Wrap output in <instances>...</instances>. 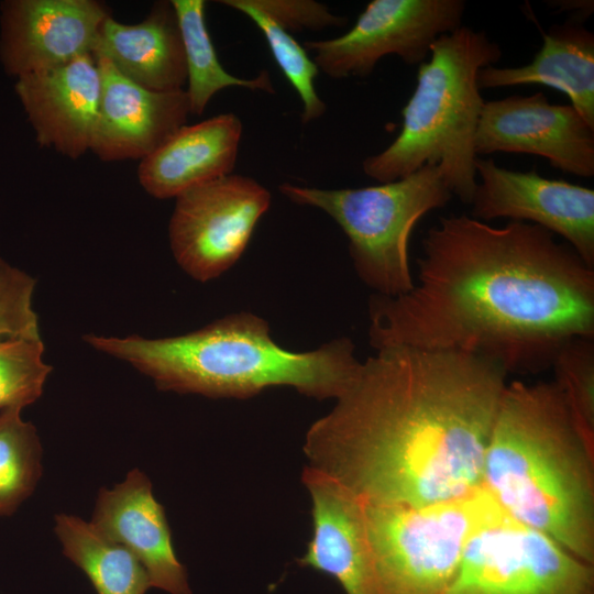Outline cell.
<instances>
[{"instance_id":"19","label":"cell","mask_w":594,"mask_h":594,"mask_svg":"<svg viewBox=\"0 0 594 594\" xmlns=\"http://www.w3.org/2000/svg\"><path fill=\"white\" fill-rule=\"evenodd\" d=\"M92 55L106 57L125 78L153 91L183 90L187 82L182 34L170 1L156 2L136 24L109 15Z\"/></svg>"},{"instance_id":"17","label":"cell","mask_w":594,"mask_h":594,"mask_svg":"<svg viewBox=\"0 0 594 594\" xmlns=\"http://www.w3.org/2000/svg\"><path fill=\"white\" fill-rule=\"evenodd\" d=\"M302 481L312 499L314 534L300 563L331 575L346 594H378L361 502L312 466Z\"/></svg>"},{"instance_id":"7","label":"cell","mask_w":594,"mask_h":594,"mask_svg":"<svg viewBox=\"0 0 594 594\" xmlns=\"http://www.w3.org/2000/svg\"><path fill=\"white\" fill-rule=\"evenodd\" d=\"M361 504L378 594H446L472 532L499 508L484 487L418 507Z\"/></svg>"},{"instance_id":"15","label":"cell","mask_w":594,"mask_h":594,"mask_svg":"<svg viewBox=\"0 0 594 594\" xmlns=\"http://www.w3.org/2000/svg\"><path fill=\"white\" fill-rule=\"evenodd\" d=\"M14 90L41 146L76 160L90 150L101 94L92 54L16 78Z\"/></svg>"},{"instance_id":"2","label":"cell","mask_w":594,"mask_h":594,"mask_svg":"<svg viewBox=\"0 0 594 594\" xmlns=\"http://www.w3.org/2000/svg\"><path fill=\"white\" fill-rule=\"evenodd\" d=\"M376 351L307 431L309 466L370 504L418 507L482 488L505 367L460 351Z\"/></svg>"},{"instance_id":"12","label":"cell","mask_w":594,"mask_h":594,"mask_svg":"<svg viewBox=\"0 0 594 594\" xmlns=\"http://www.w3.org/2000/svg\"><path fill=\"white\" fill-rule=\"evenodd\" d=\"M531 154L580 177L594 175V128L571 105L542 92L485 101L475 134L476 155Z\"/></svg>"},{"instance_id":"3","label":"cell","mask_w":594,"mask_h":594,"mask_svg":"<svg viewBox=\"0 0 594 594\" xmlns=\"http://www.w3.org/2000/svg\"><path fill=\"white\" fill-rule=\"evenodd\" d=\"M594 450L553 382L507 383L482 487L503 513L594 563Z\"/></svg>"},{"instance_id":"24","label":"cell","mask_w":594,"mask_h":594,"mask_svg":"<svg viewBox=\"0 0 594 594\" xmlns=\"http://www.w3.org/2000/svg\"><path fill=\"white\" fill-rule=\"evenodd\" d=\"M219 2L245 14L261 30L275 62L302 102V122L308 123L322 117L326 112V103L315 88L319 69L304 46L289 32L254 8L250 0H220Z\"/></svg>"},{"instance_id":"25","label":"cell","mask_w":594,"mask_h":594,"mask_svg":"<svg viewBox=\"0 0 594 594\" xmlns=\"http://www.w3.org/2000/svg\"><path fill=\"white\" fill-rule=\"evenodd\" d=\"M41 338L0 339V410L36 402L52 366L43 360Z\"/></svg>"},{"instance_id":"13","label":"cell","mask_w":594,"mask_h":594,"mask_svg":"<svg viewBox=\"0 0 594 594\" xmlns=\"http://www.w3.org/2000/svg\"><path fill=\"white\" fill-rule=\"evenodd\" d=\"M108 8L96 0H8L1 3L0 61L14 77L94 54Z\"/></svg>"},{"instance_id":"29","label":"cell","mask_w":594,"mask_h":594,"mask_svg":"<svg viewBox=\"0 0 594 594\" xmlns=\"http://www.w3.org/2000/svg\"><path fill=\"white\" fill-rule=\"evenodd\" d=\"M549 7L558 8V12H569V18L585 21L593 13L594 4L592 0H552L547 1Z\"/></svg>"},{"instance_id":"11","label":"cell","mask_w":594,"mask_h":594,"mask_svg":"<svg viewBox=\"0 0 594 594\" xmlns=\"http://www.w3.org/2000/svg\"><path fill=\"white\" fill-rule=\"evenodd\" d=\"M476 183L471 217L483 222L498 218L537 224L560 235L594 268V190L536 170L498 166L493 158L476 157Z\"/></svg>"},{"instance_id":"16","label":"cell","mask_w":594,"mask_h":594,"mask_svg":"<svg viewBox=\"0 0 594 594\" xmlns=\"http://www.w3.org/2000/svg\"><path fill=\"white\" fill-rule=\"evenodd\" d=\"M90 522L136 557L152 586L169 594H190L164 508L153 496L151 481L139 469L130 471L113 488L99 491Z\"/></svg>"},{"instance_id":"21","label":"cell","mask_w":594,"mask_h":594,"mask_svg":"<svg viewBox=\"0 0 594 594\" xmlns=\"http://www.w3.org/2000/svg\"><path fill=\"white\" fill-rule=\"evenodd\" d=\"M63 553L82 570L97 594H145L152 586L136 557L78 516H55Z\"/></svg>"},{"instance_id":"23","label":"cell","mask_w":594,"mask_h":594,"mask_svg":"<svg viewBox=\"0 0 594 594\" xmlns=\"http://www.w3.org/2000/svg\"><path fill=\"white\" fill-rule=\"evenodd\" d=\"M21 407L0 410V517L12 515L42 476V444Z\"/></svg>"},{"instance_id":"9","label":"cell","mask_w":594,"mask_h":594,"mask_svg":"<svg viewBox=\"0 0 594 594\" xmlns=\"http://www.w3.org/2000/svg\"><path fill=\"white\" fill-rule=\"evenodd\" d=\"M270 205V191L242 175L188 188L176 197L168 227L176 262L196 280L219 277L243 254Z\"/></svg>"},{"instance_id":"5","label":"cell","mask_w":594,"mask_h":594,"mask_svg":"<svg viewBox=\"0 0 594 594\" xmlns=\"http://www.w3.org/2000/svg\"><path fill=\"white\" fill-rule=\"evenodd\" d=\"M429 54L402 110L399 134L384 151L366 157L362 168L382 184L436 165L452 195L470 205L477 183L475 134L485 102L477 74L499 62L502 50L484 30L461 25L439 36Z\"/></svg>"},{"instance_id":"18","label":"cell","mask_w":594,"mask_h":594,"mask_svg":"<svg viewBox=\"0 0 594 594\" xmlns=\"http://www.w3.org/2000/svg\"><path fill=\"white\" fill-rule=\"evenodd\" d=\"M242 129L241 120L231 112L185 124L141 160L140 184L151 196L169 199L193 186L232 174Z\"/></svg>"},{"instance_id":"22","label":"cell","mask_w":594,"mask_h":594,"mask_svg":"<svg viewBox=\"0 0 594 594\" xmlns=\"http://www.w3.org/2000/svg\"><path fill=\"white\" fill-rule=\"evenodd\" d=\"M170 3L184 45L190 113L202 114L213 95L228 87L275 92L266 70L254 78H240L223 68L206 26L204 0H172Z\"/></svg>"},{"instance_id":"28","label":"cell","mask_w":594,"mask_h":594,"mask_svg":"<svg viewBox=\"0 0 594 594\" xmlns=\"http://www.w3.org/2000/svg\"><path fill=\"white\" fill-rule=\"evenodd\" d=\"M250 2L290 34L346 24L345 18L331 13L327 6L312 0H250Z\"/></svg>"},{"instance_id":"10","label":"cell","mask_w":594,"mask_h":594,"mask_svg":"<svg viewBox=\"0 0 594 594\" xmlns=\"http://www.w3.org/2000/svg\"><path fill=\"white\" fill-rule=\"evenodd\" d=\"M465 8L463 0H373L346 33L302 46L336 79L367 77L389 54L419 66L439 36L461 26Z\"/></svg>"},{"instance_id":"26","label":"cell","mask_w":594,"mask_h":594,"mask_svg":"<svg viewBox=\"0 0 594 594\" xmlns=\"http://www.w3.org/2000/svg\"><path fill=\"white\" fill-rule=\"evenodd\" d=\"M551 367L580 432L594 450V338L570 339Z\"/></svg>"},{"instance_id":"1","label":"cell","mask_w":594,"mask_h":594,"mask_svg":"<svg viewBox=\"0 0 594 594\" xmlns=\"http://www.w3.org/2000/svg\"><path fill=\"white\" fill-rule=\"evenodd\" d=\"M421 245L413 289L370 298L375 350L460 351L525 374L551 367L570 339L594 338V268L550 231L450 215Z\"/></svg>"},{"instance_id":"27","label":"cell","mask_w":594,"mask_h":594,"mask_svg":"<svg viewBox=\"0 0 594 594\" xmlns=\"http://www.w3.org/2000/svg\"><path fill=\"white\" fill-rule=\"evenodd\" d=\"M36 280L0 257V339L41 338L32 307Z\"/></svg>"},{"instance_id":"4","label":"cell","mask_w":594,"mask_h":594,"mask_svg":"<svg viewBox=\"0 0 594 594\" xmlns=\"http://www.w3.org/2000/svg\"><path fill=\"white\" fill-rule=\"evenodd\" d=\"M91 348L124 361L162 391L245 398L267 387L290 386L316 398H337L361 362L349 338L308 352L279 346L267 321L251 314L226 316L177 337L147 339L86 334Z\"/></svg>"},{"instance_id":"8","label":"cell","mask_w":594,"mask_h":594,"mask_svg":"<svg viewBox=\"0 0 594 594\" xmlns=\"http://www.w3.org/2000/svg\"><path fill=\"white\" fill-rule=\"evenodd\" d=\"M446 594H594V569L498 508L472 532Z\"/></svg>"},{"instance_id":"6","label":"cell","mask_w":594,"mask_h":594,"mask_svg":"<svg viewBox=\"0 0 594 594\" xmlns=\"http://www.w3.org/2000/svg\"><path fill=\"white\" fill-rule=\"evenodd\" d=\"M290 201L329 215L349 240L360 279L377 295L413 289L408 245L411 231L429 211L447 206L452 193L440 168L425 165L404 178L361 188L321 189L283 183Z\"/></svg>"},{"instance_id":"14","label":"cell","mask_w":594,"mask_h":594,"mask_svg":"<svg viewBox=\"0 0 594 594\" xmlns=\"http://www.w3.org/2000/svg\"><path fill=\"white\" fill-rule=\"evenodd\" d=\"M101 94L90 150L105 162L143 160L185 125L190 113L186 90L153 91L94 56Z\"/></svg>"},{"instance_id":"20","label":"cell","mask_w":594,"mask_h":594,"mask_svg":"<svg viewBox=\"0 0 594 594\" xmlns=\"http://www.w3.org/2000/svg\"><path fill=\"white\" fill-rule=\"evenodd\" d=\"M584 22L569 18L542 31V46L534 59L516 67L480 69V89L544 85L565 94L571 106L594 128V34Z\"/></svg>"}]
</instances>
